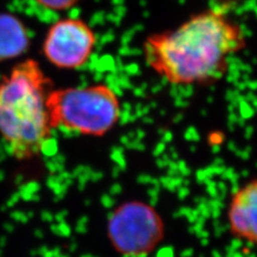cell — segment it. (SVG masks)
Segmentation results:
<instances>
[{"mask_svg": "<svg viewBox=\"0 0 257 257\" xmlns=\"http://www.w3.org/2000/svg\"><path fill=\"white\" fill-rule=\"evenodd\" d=\"M245 32L225 5L190 15L172 29L145 38V63L175 86H207L228 72L231 57L246 47Z\"/></svg>", "mask_w": 257, "mask_h": 257, "instance_id": "6da1fadb", "label": "cell"}, {"mask_svg": "<svg viewBox=\"0 0 257 257\" xmlns=\"http://www.w3.org/2000/svg\"><path fill=\"white\" fill-rule=\"evenodd\" d=\"M52 85L41 64L31 58L0 78V135L16 160L37 158L51 139L46 99Z\"/></svg>", "mask_w": 257, "mask_h": 257, "instance_id": "7a4b0ae2", "label": "cell"}, {"mask_svg": "<svg viewBox=\"0 0 257 257\" xmlns=\"http://www.w3.org/2000/svg\"><path fill=\"white\" fill-rule=\"evenodd\" d=\"M46 106L53 130L89 138H103L121 118V101L115 89L105 83L52 88Z\"/></svg>", "mask_w": 257, "mask_h": 257, "instance_id": "3957f363", "label": "cell"}, {"mask_svg": "<svg viewBox=\"0 0 257 257\" xmlns=\"http://www.w3.org/2000/svg\"><path fill=\"white\" fill-rule=\"evenodd\" d=\"M106 235L112 248L124 257H145L165 238V222L156 207L141 199L117 205L108 215Z\"/></svg>", "mask_w": 257, "mask_h": 257, "instance_id": "277c9868", "label": "cell"}, {"mask_svg": "<svg viewBox=\"0 0 257 257\" xmlns=\"http://www.w3.org/2000/svg\"><path fill=\"white\" fill-rule=\"evenodd\" d=\"M95 31L86 21L67 18L56 21L47 29L42 43L46 61L58 70H78L95 51Z\"/></svg>", "mask_w": 257, "mask_h": 257, "instance_id": "5b68a950", "label": "cell"}, {"mask_svg": "<svg viewBox=\"0 0 257 257\" xmlns=\"http://www.w3.org/2000/svg\"><path fill=\"white\" fill-rule=\"evenodd\" d=\"M226 216L232 236L257 245V178L246 181L232 193Z\"/></svg>", "mask_w": 257, "mask_h": 257, "instance_id": "8992f818", "label": "cell"}, {"mask_svg": "<svg viewBox=\"0 0 257 257\" xmlns=\"http://www.w3.org/2000/svg\"><path fill=\"white\" fill-rule=\"evenodd\" d=\"M29 46V31L22 20L11 13H0V63L21 58Z\"/></svg>", "mask_w": 257, "mask_h": 257, "instance_id": "52a82bcc", "label": "cell"}, {"mask_svg": "<svg viewBox=\"0 0 257 257\" xmlns=\"http://www.w3.org/2000/svg\"><path fill=\"white\" fill-rule=\"evenodd\" d=\"M35 2L46 10L62 12L70 10L71 8L76 6L80 0H35Z\"/></svg>", "mask_w": 257, "mask_h": 257, "instance_id": "ba28073f", "label": "cell"}]
</instances>
